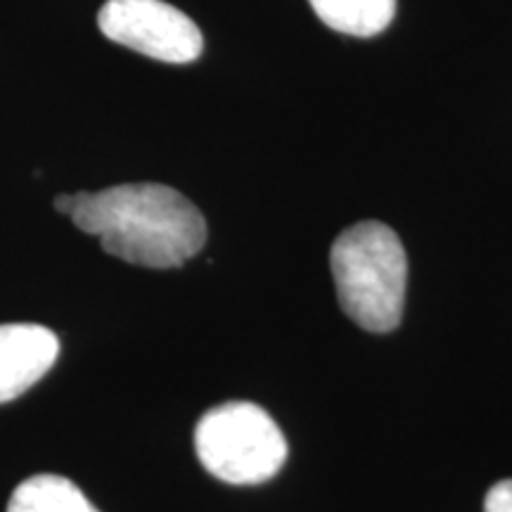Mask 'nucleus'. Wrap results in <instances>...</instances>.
I'll return each instance as SVG.
<instances>
[{"label":"nucleus","instance_id":"obj_2","mask_svg":"<svg viewBox=\"0 0 512 512\" xmlns=\"http://www.w3.org/2000/svg\"><path fill=\"white\" fill-rule=\"evenodd\" d=\"M339 306L358 328L392 332L406 302L408 259L399 235L380 221L344 230L330 252Z\"/></svg>","mask_w":512,"mask_h":512},{"label":"nucleus","instance_id":"obj_5","mask_svg":"<svg viewBox=\"0 0 512 512\" xmlns=\"http://www.w3.org/2000/svg\"><path fill=\"white\" fill-rule=\"evenodd\" d=\"M60 339L36 323L0 325V403H8L55 366Z\"/></svg>","mask_w":512,"mask_h":512},{"label":"nucleus","instance_id":"obj_9","mask_svg":"<svg viewBox=\"0 0 512 512\" xmlns=\"http://www.w3.org/2000/svg\"><path fill=\"white\" fill-rule=\"evenodd\" d=\"M76 204H79V192H74V195H60V197H55V209L60 211V214L69 216V219H72Z\"/></svg>","mask_w":512,"mask_h":512},{"label":"nucleus","instance_id":"obj_3","mask_svg":"<svg viewBox=\"0 0 512 512\" xmlns=\"http://www.w3.org/2000/svg\"><path fill=\"white\" fill-rule=\"evenodd\" d=\"M195 451L209 475L245 486L278 475L287 460V441L264 408L230 401L197 422Z\"/></svg>","mask_w":512,"mask_h":512},{"label":"nucleus","instance_id":"obj_4","mask_svg":"<svg viewBox=\"0 0 512 512\" xmlns=\"http://www.w3.org/2000/svg\"><path fill=\"white\" fill-rule=\"evenodd\" d=\"M98 27L110 41L159 62L188 64L204 48L200 27L164 0H107Z\"/></svg>","mask_w":512,"mask_h":512},{"label":"nucleus","instance_id":"obj_8","mask_svg":"<svg viewBox=\"0 0 512 512\" xmlns=\"http://www.w3.org/2000/svg\"><path fill=\"white\" fill-rule=\"evenodd\" d=\"M484 512H512V479L491 486L484 501Z\"/></svg>","mask_w":512,"mask_h":512},{"label":"nucleus","instance_id":"obj_7","mask_svg":"<svg viewBox=\"0 0 512 512\" xmlns=\"http://www.w3.org/2000/svg\"><path fill=\"white\" fill-rule=\"evenodd\" d=\"M320 22L349 36H375L392 24L396 0H309Z\"/></svg>","mask_w":512,"mask_h":512},{"label":"nucleus","instance_id":"obj_6","mask_svg":"<svg viewBox=\"0 0 512 512\" xmlns=\"http://www.w3.org/2000/svg\"><path fill=\"white\" fill-rule=\"evenodd\" d=\"M8 512H100L67 477L34 475L12 491Z\"/></svg>","mask_w":512,"mask_h":512},{"label":"nucleus","instance_id":"obj_1","mask_svg":"<svg viewBox=\"0 0 512 512\" xmlns=\"http://www.w3.org/2000/svg\"><path fill=\"white\" fill-rule=\"evenodd\" d=\"M72 221L83 233L100 238L107 254L145 268L183 266L207 242L202 211L162 183L79 192Z\"/></svg>","mask_w":512,"mask_h":512}]
</instances>
